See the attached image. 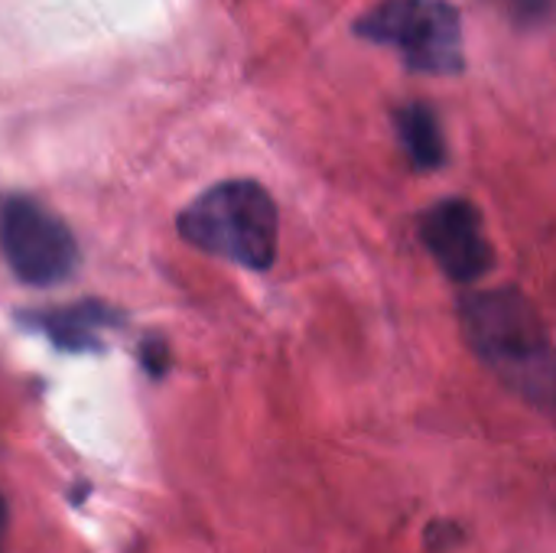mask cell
I'll list each match as a JSON object with an SVG mask.
<instances>
[{
	"mask_svg": "<svg viewBox=\"0 0 556 553\" xmlns=\"http://www.w3.org/2000/svg\"><path fill=\"white\" fill-rule=\"evenodd\" d=\"M463 326L472 352L495 378L528 404H554V349L528 297L518 290H485L463 303Z\"/></svg>",
	"mask_w": 556,
	"mask_h": 553,
	"instance_id": "6da1fadb",
	"label": "cell"
},
{
	"mask_svg": "<svg viewBox=\"0 0 556 553\" xmlns=\"http://www.w3.org/2000/svg\"><path fill=\"white\" fill-rule=\"evenodd\" d=\"M179 235L212 257L267 271L277 257V205L261 183L225 179L179 212Z\"/></svg>",
	"mask_w": 556,
	"mask_h": 553,
	"instance_id": "7a4b0ae2",
	"label": "cell"
},
{
	"mask_svg": "<svg viewBox=\"0 0 556 553\" xmlns=\"http://www.w3.org/2000/svg\"><path fill=\"white\" fill-rule=\"evenodd\" d=\"M355 33L397 49L424 75H459L466 65L463 16L446 0H381L355 20Z\"/></svg>",
	"mask_w": 556,
	"mask_h": 553,
	"instance_id": "3957f363",
	"label": "cell"
},
{
	"mask_svg": "<svg viewBox=\"0 0 556 553\" xmlns=\"http://www.w3.org/2000/svg\"><path fill=\"white\" fill-rule=\"evenodd\" d=\"M0 251L10 271L29 287L65 284L81 261L68 225L29 196L0 199Z\"/></svg>",
	"mask_w": 556,
	"mask_h": 553,
	"instance_id": "277c9868",
	"label": "cell"
},
{
	"mask_svg": "<svg viewBox=\"0 0 556 553\" xmlns=\"http://www.w3.org/2000/svg\"><path fill=\"white\" fill-rule=\"evenodd\" d=\"M420 238L443 274L456 284H476L492 267V244L482 212L469 199H443L420 218Z\"/></svg>",
	"mask_w": 556,
	"mask_h": 553,
	"instance_id": "5b68a950",
	"label": "cell"
},
{
	"mask_svg": "<svg viewBox=\"0 0 556 553\" xmlns=\"http://www.w3.org/2000/svg\"><path fill=\"white\" fill-rule=\"evenodd\" d=\"M16 319L23 326H29L33 332H42L62 352H101L104 332H111L124 323V316L101 300H78V303H65V306L23 310Z\"/></svg>",
	"mask_w": 556,
	"mask_h": 553,
	"instance_id": "8992f818",
	"label": "cell"
},
{
	"mask_svg": "<svg viewBox=\"0 0 556 553\" xmlns=\"http://www.w3.org/2000/svg\"><path fill=\"white\" fill-rule=\"evenodd\" d=\"M394 127H397V140L414 169H440L446 163V153H450L446 137H443L440 117L433 114L430 104L410 101V104L397 108Z\"/></svg>",
	"mask_w": 556,
	"mask_h": 553,
	"instance_id": "52a82bcc",
	"label": "cell"
},
{
	"mask_svg": "<svg viewBox=\"0 0 556 553\" xmlns=\"http://www.w3.org/2000/svg\"><path fill=\"white\" fill-rule=\"evenodd\" d=\"M140 359H143L147 372H153V375H163V368H166V345H163L160 339H150V342H143V349H140Z\"/></svg>",
	"mask_w": 556,
	"mask_h": 553,
	"instance_id": "ba28073f",
	"label": "cell"
},
{
	"mask_svg": "<svg viewBox=\"0 0 556 553\" xmlns=\"http://www.w3.org/2000/svg\"><path fill=\"white\" fill-rule=\"evenodd\" d=\"M3 525H7V512H3V502H0V538H3Z\"/></svg>",
	"mask_w": 556,
	"mask_h": 553,
	"instance_id": "9c48e42d",
	"label": "cell"
}]
</instances>
